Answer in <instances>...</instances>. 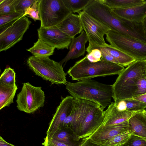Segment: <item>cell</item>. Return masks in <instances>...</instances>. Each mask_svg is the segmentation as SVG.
<instances>
[{"instance_id":"29","label":"cell","mask_w":146,"mask_h":146,"mask_svg":"<svg viewBox=\"0 0 146 146\" xmlns=\"http://www.w3.org/2000/svg\"><path fill=\"white\" fill-rule=\"evenodd\" d=\"M19 0H4L0 3V15L16 12L15 7Z\"/></svg>"},{"instance_id":"39","label":"cell","mask_w":146,"mask_h":146,"mask_svg":"<svg viewBox=\"0 0 146 146\" xmlns=\"http://www.w3.org/2000/svg\"><path fill=\"white\" fill-rule=\"evenodd\" d=\"M146 104V93L142 95L131 98Z\"/></svg>"},{"instance_id":"22","label":"cell","mask_w":146,"mask_h":146,"mask_svg":"<svg viewBox=\"0 0 146 146\" xmlns=\"http://www.w3.org/2000/svg\"><path fill=\"white\" fill-rule=\"evenodd\" d=\"M17 85L0 84V110L9 107L13 102V100L17 89Z\"/></svg>"},{"instance_id":"43","label":"cell","mask_w":146,"mask_h":146,"mask_svg":"<svg viewBox=\"0 0 146 146\" xmlns=\"http://www.w3.org/2000/svg\"><path fill=\"white\" fill-rule=\"evenodd\" d=\"M4 0H0V3H2Z\"/></svg>"},{"instance_id":"33","label":"cell","mask_w":146,"mask_h":146,"mask_svg":"<svg viewBox=\"0 0 146 146\" xmlns=\"http://www.w3.org/2000/svg\"><path fill=\"white\" fill-rule=\"evenodd\" d=\"M136 84V89L132 98L146 93V78L144 77L139 78Z\"/></svg>"},{"instance_id":"21","label":"cell","mask_w":146,"mask_h":146,"mask_svg":"<svg viewBox=\"0 0 146 146\" xmlns=\"http://www.w3.org/2000/svg\"><path fill=\"white\" fill-rule=\"evenodd\" d=\"M102 50L111 55L117 61L118 64L124 67L127 66L136 60L110 44H106L103 46L95 48L93 49Z\"/></svg>"},{"instance_id":"13","label":"cell","mask_w":146,"mask_h":146,"mask_svg":"<svg viewBox=\"0 0 146 146\" xmlns=\"http://www.w3.org/2000/svg\"><path fill=\"white\" fill-rule=\"evenodd\" d=\"M130 129L128 121L115 125H101L89 137L94 142L104 145L107 141L114 136Z\"/></svg>"},{"instance_id":"5","label":"cell","mask_w":146,"mask_h":146,"mask_svg":"<svg viewBox=\"0 0 146 146\" xmlns=\"http://www.w3.org/2000/svg\"><path fill=\"white\" fill-rule=\"evenodd\" d=\"M145 60H136L118 75L112 85L114 102L133 98L138 79L144 77Z\"/></svg>"},{"instance_id":"12","label":"cell","mask_w":146,"mask_h":146,"mask_svg":"<svg viewBox=\"0 0 146 146\" xmlns=\"http://www.w3.org/2000/svg\"><path fill=\"white\" fill-rule=\"evenodd\" d=\"M38 38L49 45L58 49H68L72 38L56 26L38 29Z\"/></svg>"},{"instance_id":"17","label":"cell","mask_w":146,"mask_h":146,"mask_svg":"<svg viewBox=\"0 0 146 146\" xmlns=\"http://www.w3.org/2000/svg\"><path fill=\"white\" fill-rule=\"evenodd\" d=\"M88 41V38L84 30L78 36L74 37L70 45L69 50L65 57L59 62L62 65L67 62L84 55L85 51L86 44Z\"/></svg>"},{"instance_id":"35","label":"cell","mask_w":146,"mask_h":146,"mask_svg":"<svg viewBox=\"0 0 146 146\" xmlns=\"http://www.w3.org/2000/svg\"><path fill=\"white\" fill-rule=\"evenodd\" d=\"M88 60L90 62H95L100 60L102 57L101 51L99 49L92 50L86 55Z\"/></svg>"},{"instance_id":"34","label":"cell","mask_w":146,"mask_h":146,"mask_svg":"<svg viewBox=\"0 0 146 146\" xmlns=\"http://www.w3.org/2000/svg\"><path fill=\"white\" fill-rule=\"evenodd\" d=\"M36 0H19L15 7V12L24 14L26 10L31 7Z\"/></svg>"},{"instance_id":"3","label":"cell","mask_w":146,"mask_h":146,"mask_svg":"<svg viewBox=\"0 0 146 146\" xmlns=\"http://www.w3.org/2000/svg\"><path fill=\"white\" fill-rule=\"evenodd\" d=\"M65 85L68 92L74 99L93 102L103 110L112 102L113 93L112 85L89 79L74 82H68Z\"/></svg>"},{"instance_id":"24","label":"cell","mask_w":146,"mask_h":146,"mask_svg":"<svg viewBox=\"0 0 146 146\" xmlns=\"http://www.w3.org/2000/svg\"><path fill=\"white\" fill-rule=\"evenodd\" d=\"M117 108L120 110H127L132 112L142 111L146 108V104L131 98L114 102Z\"/></svg>"},{"instance_id":"27","label":"cell","mask_w":146,"mask_h":146,"mask_svg":"<svg viewBox=\"0 0 146 146\" xmlns=\"http://www.w3.org/2000/svg\"><path fill=\"white\" fill-rule=\"evenodd\" d=\"M133 134V131L130 129L114 136L107 141L104 145L105 146H121L125 143Z\"/></svg>"},{"instance_id":"26","label":"cell","mask_w":146,"mask_h":146,"mask_svg":"<svg viewBox=\"0 0 146 146\" xmlns=\"http://www.w3.org/2000/svg\"><path fill=\"white\" fill-rule=\"evenodd\" d=\"M92 0H62L66 7L72 13H80Z\"/></svg>"},{"instance_id":"2","label":"cell","mask_w":146,"mask_h":146,"mask_svg":"<svg viewBox=\"0 0 146 146\" xmlns=\"http://www.w3.org/2000/svg\"><path fill=\"white\" fill-rule=\"evenodd\" d=\"M83 11L102 23L111 30L133 37L142 42L146 38L141 24L125 21L114 15L103 0H92Z\"/></svg>"},{"instance_id":"23","label":"cell","mask_w":146,"mask_h":146,"mask_svg":"<svg viewBox=\"0 0 146 146\" xmlns=\"http://www.w3.org/2000/svg\"><path fill=\"white\" fill-rule=\"evenodd\" d=\"M55 48L38 38L33 46L27 49V50L31 52L35 57H49L53 54Z\"/></svg>"},{"instance_id":"1","label":"cell","mask_w":146,"mask_h":146,"mask_svg":"<svg viewBox=\"0 0 146 146\" xmlns=\"http://www.w3.org/2000/svg\"><path fill=\"white\" fill-rule=\"evenodd\" d=\"M72 108L74 115L71 128L75 141H79L90 136L102 125L104 110L95 103L82 99H74Z\"/></svg>"},{"instance_id":"31","label":"cell","mask_w":146,"mask_h":146,"mask_svg":"<svg viewBox=\"0 0 146 146\" xmlns=\"http://www.w3.org/2000/svg\"><path fill=\"white\" fill-rule=\"evenodd\" d=\"M38 0H36L31 7L26 10L23 17L27 15V16L32 19L35 21L38 20L40 21L38 6Z\"/></svg>"},{"instance_id":"28","label":"cell","mask_w":146,"mask_h":146,"mask_svg":"<svg viewBox=\"0 0 146 146\" xmlns=\"http://www.w3.org/2000/svg\"><path fill=\"white\" fill-rule=\"evenodd\" d=\"M16 74L10 67L5 68L1 74L0 84L10 85H16Z\"/></svg>"},{"instance_id":"38","label":"cell","mask_w":146,"mask_h":146,"mask_svg":"<svg viewBox=\"0 0 146 146\" xmlns=\"http://www.w3.org/2000/svg\"><path fill=\"white\" fill-rule=\"evenodd\" d=\"M79 146H105L96 143L94 141L89 137L82 140V142Z\"/></svg>"},{"instance_id":"40","label":"cell","mask_w":146,"mask_h":146,"mask_svg":"<svg viewBox=\"0 0 146 146\" xmlns=\"http://www.w3.org/2000/svg\"><path fill=\"white\" fill-rule=\"evenodd\" d=\"M0 146H15L5 141L2 137H0Z\"/></svg>"},{"instance_id":"6","label":"cell","mask_w":146,"mask_h":146,"mask_svg":"<svg viewBox=\"0 0 146 146\" xmlns=\"http://www.w3.org/2000/svg\"><path fill=\"white\" fill-rule=\"evenodd\" d=\"M27 63L36 75L50 82L51 84L66 85L68 82L66 78L67 74L64 71L62 65L48 57L31 56L28 58Z\"/></svg>"},{"instance_id":"32","label":"cell","mask_w":146,"mask_h":146,"mask_svg":"<svg viewBox=\"0 0 146 146\" xmlns=\"http://www.w3.org/2000/svg\"><path fill=\"white\" fill-rule=\"evenodd\" d=\"M121 146H146V140L132 134L127 141Z\"/></svg>"},{"instance_id":"4","label":"cell","mask_w":146,"mask_h":146,"mask_svg":"<svg viewBox=\"0 0 146 146\" xmlns=\"http://www.w3.org/2000/svg\"><path fill=\"white\" fill-rule=\"evenodd\" d=\"M125 68L118 64L101 59L98 62H91L86 56L70 67L67 73L72 80L79 81L96 77L119 75Z\"/></svg>"},{"instance_id":"20","label":"cell","mask_w":146,"mask_h":146,"mask_svg":"<svg viewBox=\"0 0 146 146\" xmlns=\"http://www.w3.org/2000/svg\"><path fill=\"white\" fill-rule=\"evenodd\" d=\"M128 121L133 134L146 140V110L134 112Z\"/></svg>"},{"instance_id":"42","label":"cell","mask_w":146,"mask_h":146,"mask_svg":"<svg viewBox=\"0 0 146 146\" xmlns=\"http://www.w3.org/2000/svg\"><path fill=\"white\" fill-rule=\"evenodd\" d=\"M145 64L144 65L143 75L144 78H146V60H145Z\"/></svg>"},{"instance_id":"36","label":"cell","mask_w":146,"mask_h":146,"mask_svg":"<svg viewBox=\"0 0 146 146\" xmlns=\"http://www.w3.org/2000/svg\"><path fill=\"white\" fill-rule=\"evenodd\" d=\"M42 145L43 146H69L64 143L49 138L46 136L44 139V141Z\"/></svg>"},{"instance_id":"41","label":"cell","mask_w":146,"mask_h":146,"mask_svg":"<svg viewBox=\"0 0 146 146\" xmlns=\"http://www.w3.org/2000/svg\"><path fill=\"white\" fill-rule=\"evenodd\" d=\"M142 23L144 32L146 36V17L143 21Z\"/></svg>"},{"instance_id":"25","label":"cell","mask_w":146,"mask_h":146,"mask_svg":"<svg viewBox=\"0 0 146 146\" xmlns=\"http://www.w3.org/2000/svg\"><path fill=\"white\" fill-rule=\"evenodd\" d=\"M104 4L111 9L125 8L141 5L144 0H103Z\"/></svg>"},{"instance_id":"9","label":"cell","mask_w":146,"mask_h":146,"mask_svg":"<svg viewBox=\"0 0 146 146\" xmlns=\"http://www.w3.org/2000/svg\"><path fill=\"white\" fill-rule=\"evenodd\" d=\"M78 14L89 42L86 50L88 53L95 47L105 46L107 43L104 36L111 29L83 11Z\"/></svg>"},{"instance_id":"11","label":"cell","mask_w":146,"mask_h":146,"mask_svg":"<svg viewBox=\"0 0 146 146\" xmlns=\"http://www.w3.org/2000/svg\"><path fill=\"white\" fill-rule=\"evenodd\" d=\"M31 23L24 16L0 27V52L6 51L21 41Z\"/></svg>"},{"instance_id":"8","label":"cell","mask_w":146,"mask_h":146,"mask_svg":"<svg viewBox=\"0 0 146 146\" xmlns=\"http://www.w3.org/2000/svg\"><path fill=\"white\" fill-rule=\"evenodd\" d=\"M38 6L40 27L57 26L72 13L62 0H39Z\"/></svg>"},{"instance_id":"16","label":"cell","mask_w":146,"mask_h":146,"mask_svg":"<svg viewBox=\"0 0 146 146\" xmlns=\"http://www.w3.org/2000/svg\"><path fill=\"white\" fill-rule=\"evenodd\" d=\"M134 112L127 110H120L115 103L112 102L104 111V119L101 125H115L128 121Z\"/></svg>"},{"instance_id":"7","label":"cell","mask_w":146,"mask_h":146,"mask_svg":"<svg viewBox=\"0 0 146 146\" xmlns=\"http://www.w3.org/2000/svg\"><path fill=\"white\" fill-rule=\"evenodd\" d=\"M106 35L107 41L113 46L136 60H146V43L111 30Z\"/></svg>"},{"instance_id":"15","label":"cell","mask_w":146,"mask_h":146,"mask_svg":"<svg viewBox=\"0 0 146 146\" xmlns=\"http://www.w3.org/2000/svg\"><path fill=\"white\" fill-rule=\"evenodd\" d=\"M116 17L126 21L137 23H142L146 17V2L130 7L111 9Z\"/></svg>"},{"instance_id":"14","label":"cell","mask_w":146,"mask_h":146,"mask_svg":"<svg viewBox=\"0 0 146 146\" xmlns=\"http://www.w3.org/2000/svg\"><path fill=\"white\" fill-rule=\"evenodd\" d=\"M61 101L50 122L46 135L54 133L69 115L72 110L74 98L71 96L61 97Z\"/></svg>"},{"instance_id":"18","label":"cell","mask_w":146,"mask_h":146,"mask_svg":"<svg viewBox=\"0 0 146 146\" xmlns=\"http://www.w3.org/2000/svg\"><path fill=\"white\" fill-rule=\"evenodd\" d=\"M56 26L72 38L83 30L79 15L72 13Z\"/></svg>"},{"instance_id":"19","label":"cell","mask_w":146,"mask_h":146,"mask_svg":"<svg viewBox=\"0 0 146 146\" xmlns=\"http://www.w3.org/2000/svg\"><path fill=\"white\" fill-rule=\"evenodd\" d=\"M46 136L69 146H79L82 140L75 141L74 133L70 127H59L55 132Z\"/></svg>"},{"instance_id":"30","label":"cell","mask_w":146,"mask_h":146,"mask_svg":"<svg viewBox=\"0 0 146 146\" xmlns=\"http://www.w3.org/2000/svg\"><path fill=\"white\" fill-rule=\"evenodd\" d=\"M24 14L15 12L0 15V27L23 17Z\"/></svg>"},{"instance_id":"37","label":"cell","mask_w":146,"mask_h":146,"mask_svg":"<svg viewBox=\"0 0 146 146\" xmlns=\"http://www.w3.org/2000/svg\"><path fill=\"white\" fill-rule=\"evenodd\" d=\"M99 50L102 53L101 59L111 63L118 64L117 61L110 54L102 50Z\"/></svg>"},{"instance_id":"10","label":"cell","mask_w":146,"mask_h":146,"mask_svg":"<svg viewBox=\"0 0 146 146\" xmlns=\"http://www.w3.org/2000/svg\"><path fill=\"white\" fill-rule=\"evenodd\" d=\"M44 101L41 87L35 86L28 82L23 84L16 100L18 109L28 113H33L43 107Z\"/></svg>"}]
</instances>
